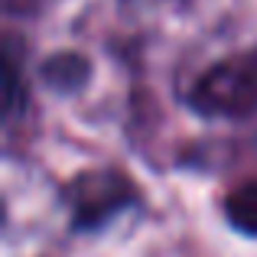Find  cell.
<instances>
[{"mask_svg":"<svg viewBox=\"0 0 257 257\" xmlns=\"http://www.w3.org/2000/svg\"><path fill=\"white\" fill-rule=\"evenodd\" d=\"M186 107L208 120H241L257 111V46L212 62L186 88Z\"/></svg>","mask_w":257,"mask_h":257,"instance_id":"1","label":"cell"},{"mask_svg":"<svg viewBox=\"0 0 257 257\" xmlns=\"http://www.w3.org/2000/svg\"><path fill=\"white\" fill-rule=\"evenodd\" d=\"M137 202V182L117 166L82 170L62 186V205L69 208L72 231H98L101 225H107Z\"/></svg>","mask_w":257,"mask_h":257,"instance_id":"2","label":"cell"},{"mask_svg":"<svg viewBox=\"0 0 257 257\" xmlns=\"http://www.w3.org/2000/svg\"><path fill=\"white\" fill-rule=\"evenodd\" d=\"M43 82L56 91H78L91 78V62L78 52H56L52 59L43 62Z\"/></svg>","mask_w":257,"mask_h":257,"instance_id":"3","label":"cell"},{"mask_svg":"<svg viewBox=\"0 0 257 257\" xmlns=\"http://www.w3.org/2000/svg\"><path fill=\"white\" fill-rule=\"evenodd\" d=\"M221 212H225L228 225L238 234L257 238V179H247L241 186H234L225 195V202H221Z\"/></svg>","mask_w":257,"mask_h":257,"instance_id":"4","label":"cell"}]
</instances>
